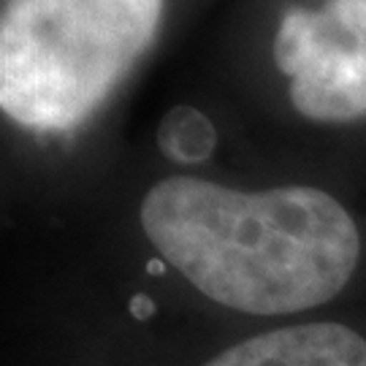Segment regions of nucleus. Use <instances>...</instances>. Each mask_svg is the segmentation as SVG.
<instances>
[{
	"label": "nucleus",
	"instance_id": "obj_1",
	"mask_svg": "<svg viewBox=\"0 0 366 366\" xmlns=\"http://www.w3.org/2000/svg\"><path fill=\"white\" fill-rule=\"evenodd\" d=\"M142 228L160 258L207 299L249 315H293L334 299L353 277L361 236L317 187L244 193L169 177L147 193Z\"/></svg>",
	"mask_w": 366,
	"mask_h": 366
},
{
	"label": "nucleus",
	"instance_id": "obj_8",
	"mask_svg": "<svg viewBox=\"0 0 366 366\" xmlns=\"http://www.w3.org/2000/svg\"><path fill=\"white\" fill-rule=\"evenodd\" d=\"M133 312L144 320V317H149V315L155 312V307H152V301H147L144 296H136V301H133Z\"/></svg>",
	"mask_w": 366,
	"mask_h": 366
},
{
	"label": "nucleus",
	"instance_id": "obj_4",
	"mask_svg": "<svg viewBox=\"0 0 366 366\" xmlns=\"http://www.w3.org/2000/svg\"><path fill=\"white\" fill-rule=\"evenodd\" d=\"M204 366H366V340L340 323H301L249 337Z\"/></svg>",
	"mask_w": 366,
	"mask_h": 366
},
{
	"label": "nucleus",
	"instance_id": "obj_5",
	"mask_svg": "<svg viewBox=\"0 0 366 366\" xmlns=\"http://www.w3.org/2000/svg\"><path fill=\"white\" fill-rule=\"evenodd\" d=\"M157 144L174 163H204L217 144L214 125L193 106H177L157 128Z\"/></svg>",
	"mask_w": 366,
	"mask_h": 366
},
{
	"label": "nucleus",
	"instance_id": "obj_6",
	"mask_svg": "<svg viewBox=\"0 0 366 366\" xmlns=\"http://www.w3.org/2000/svg\"><path fill=\"white\" fill-rule=\"evenodd\" d=\"M315 44H317V25L315 14L304 9H290L285 19L280 22V30L274 36V63L285 76H296L307 60L312 57Z\"/></svg>",
	"mask_w": 366,
	"mask_h": 366
},
{
	"label": "nucleus",
	"instance_id": "obj_7",
	"mask_svg": "<svg viewBox=\"0 0 366 366\" xmlns=\"http://www.w3.org/2000/svg\"><path fill=\"white\" fill-rule=\"evenodd\" d=\"M326 11L345 33H366V0H328Z\"/></svg>",
	"mask_w": 366,
	"mask_h": 366
},
{
	"label": "nucleus",
	"instance_id": "obj_2",
	"mask_svg": "<svg viewBox=\"0 0 366 366\" xmlns=\"http://www.w3.org/2000/svg\"><path fill=\"white\" fill-rule=\"evenodd\" d=\"M163 0H6L0 106L30 131H71L152 44Z\"/></svg>",
	"mask_w": 366,
	"mask_h": 366
},
{
	"label": "nucleus",
	"instance_id": "obj_3",
	"mask_svg": "<svg viewBox=\"0 0 366 366\" xmlns=\"http://www.w3.org/2000/svg\"><path fill=\"white\" fill-rule=\"evenodd\" d=\"M317 44L312 57L290 79L296 112L317 122L366 117V33H345L328 11H315Z\"/></svg>",
	"mask_w": 366,
	"mask_h": 366
}]
</instances>
